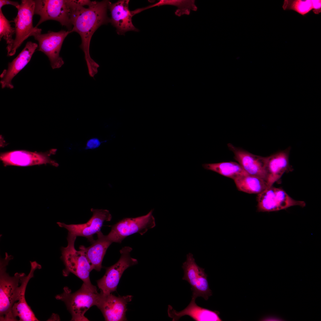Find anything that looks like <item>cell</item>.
Wrapping results in <instances>:
<instances>
[{
	"label": "cell",
	"instance_id": "obj_1",
	"mask_svg": "<svg viewBox=\"0 0 321 321\" xmlns=\"http://www.w3.org/2000/svg\"><path fill=\"white\" fill-rule=\"evenodd\" d=\"M110 1H92L87 8L80 4L79 0H71V31L78 33L81 36V48L84 54L89 74L94 76L98 72V64L91 58L89 46L91 38L95 31L102 25L110 22L107 10Z\"/></svg>",
	"mask_w": 321,
	"mask_h": 321
},
{
	"label": "cell",
	"instance_id": "obj_2",
	"mask_svg": "<svg viewBox=\"0 0 321 321\" xmlns=\"http://www.w3.org/2000/svg\"><path fill=\"white\" fill-rule=\"evenodd\" d=\"M13 257L5 253L0 262V321H14L12 312L14 303L19 299L23 289V273H16L10 276L7 267Z\"/></svg>",
	"mask_w": 321,
	"mask_h": 321
},
{
	"label": "cell",
	"instance_id": "obj_3",
	"mask_svg": "<svg viewBox=\"0 0 321 321\" xmlns=\"http://www.w3.org/2000/svg\"><path fill=\"white\" fill-rule=\"evenodd\" d=\"M99 295L95 286L91 287L83 284L79 289L73 293L68 287H64L63 292L55 298L65 303L71 315V320L89 321L84 314L92 306H96Z\"/></svg>",
	"mask_w": 321,
	"mask_h": 321
},
{
	"label": "cell",
	"instance_id": "obj_4",
	"mask_svg": "<svg viewBox=\"0 0 321 321\" xmlns=\"http://www.w3.org/2000/svg\"><path fill=\"white\" fill-rule=\"evenodd\" d=\"M76 237L68 232L67 245L61 248V258L65 266L63 275L67 276L70 273H73L81 279L83 284L92 287L94 286L91 282L89 274L93 268L84 252L75 249L74 245Z\"/></svg>",
	"mask_w": 321,
	"mask_h": 321
},
{
	"label": "cell",
	"instance_id": "obj_5",
	"mask_svg": "<svg viewBox=\"0 0 321 321\" xmlns=\"http://www.w3.org/2000/svg\"><path fill=\"white\" fill-rule=\"evenodd\" d=\"M34 14L40 19L35 26L50 20L59 22L68 31L72 29L71 22V0H35Z\"/></svg>",
	"mask_w": 321,
	"mask_h": 321
},
{
	"label": "cell",
	"instance_id": "obj_6",
	"mask_svg": "<svg viewBox=\"0 0 321 321\" xmlns=\"http://www.w3.org/2000/svg\"><path fill=\"white\" fill-rule=\"evenodd\" d=\"M153 210L146 215L134 218H125L111 226V230L107 235L112 243H120L128 236L135 233L141 235L155 226Z\"/></svg>",
	"mask_w": 321,
	"mask_h": 321
},
{
	"label": "cell",
	"instance_id": "obj_7",
	"mask_svg": "<svg viewBox=\"0 0 321 321\" xmlns=\"http://www.w3.org/2000/svg\"><path fill=\"white\" fill-rule=\"evenodd\" d=\"M41 31V29L36 27L31 36H33L38 42V50L48 56L52 68H59L64 63L59 55L62 43L65 38L72 32L61 30L56 32L49 31L47 33L42 34Z\"/></svg>",
	"mask_w": 321,
	"mask_h": 321
},
{
	"label": "cell",
	"instance_id": "obj_8",
	"mask_svg": "<svg viewBox=\"0 0 321 321\" xmlns=\"http://www.w3.org/2000/svg\"><path fill=\"white\" fill-rule=\"evenodd\" d=\"M16 8L18 13L14 18L15 36L12 45L7 52L8 56L14 55L17 50L24 40L31 36L36 29L33 24V18L34 14L35 3L34 0H21Z\"/></svg>",
	"mask_w": 321,
	"mask_h": 321
},
{
	"label": "cell",
	"instance_id": "obj_9",
	"mask_svg": "<svg viewBox=\"0 0 321 321\" xmlns=\"http://www.w3.org/2000/svg\"><path fill=\"white\" fill-rule=\"evenodd\" d=\"M132 248L125 246L120 250L121 256L114 265L106 268L104 276L97 281L100 292L104 294L111 293L116 290L120 278L129 267L138 264V261L130 256Z\"/></svg>",
	"mask_w": 321,
	"mask_h": 321
},
{
	"label": "cell",
	"instance_id": "obj_10",
	"mask_svg": "<svg viewBox=\"0 0 321 321\" xmlns=\"http://www.w3.org/2000/svg\"><path fill=\"white\" fill-rule=\"evenodd\" d=\"M257 210L258 212H271L287 209L294 206H306L304 201L293 199L284 190L273 186L258 194Z\"/></svg>",
	"mask_w": 321,
	"mask_h": 321
},
{
	"label": "cell",
	"instance_id": "obj_11",
	"mask_svg": "<svg viewBox=\"0 0 321 321\" xmlns=\"http://www.w3.org/2000/svg\"><path fill=\"white\" fill-rule=\"evenodd\" d=\"M182 268L184 275L182 279L187 281L191 287L192 298L196 299L201 297L208 300L212 295L207 279V275L204 269L196 263L193 255L189 253L187 255L186 261L183 263Z\"/></svg>",
	"mask_w": 321,
	"mask_h": 321
},
{
	"label": "cell",
	"instance_id": "obj_12",
	"mask_svg": "<svg viewBox=\"0 0 321 321\" xmlns=\"http://www.w3.org/2000/svg\"><path fill=\"white\" fill-rule=\"evenodd\" d=\"M56 149H52L45 152H32L24 150H16L0 154V159L5 166H26L49 164L57 167L58 163L50 158L55 154Z\"/></svg>",
	"mask_w": 321,
	"mask_h": 321
},
{
	"label": "cell",
	"instance_id": "obj_13",
	"mask_svg": "<svg viewBox=\"0 0 321 321\" xmlns=\"http://www.w3.org/2000/svg\"><path fill=\"white\" fill-rule=\"evenodd\" d=\"M133 296H116L110 294L99 293L96 306L101 311L105 321H126L127 305Z\"/></svg>",
	"mask_w": 321,
	"mask_h": 321
},
{
	"label": "cell",
	"instance_id": "obj_14",
	"mask_svg": "<svg viewBox=\"0 0 321 321\" xmlns=\"http://www.w3.org/2000/svg\"><path fill=\"white\" fill-rule=\"evenodd\" d=\"M93 215L86 223L82 224H67L64 223L57 222L61 227L64 228L76 237L81 236L87 238L90 242L93 240V235L100 231L104 222L110 221L112 216L107 210L92 208Z\"/></svg>",
	"mask_w": 321,
	"mask_h": 321
},
{
	"label": "cell",
	"instance_id": "obj_15",
	"mask_svg": "<svg viewBox=\"0 0 321 321\" xmlns=\"http://www.w3.org/2000/svg\"><path fill=\"white\" fill-rule=\"evenodd\" d=\"M227 146L233 153L235 160L248 174L259 177L266 181V157L254 155L230 143L228 144Z\"/></svg>",
	"mask_w": 321,
	"mask_h": 321
},
{
	"label": "cell",
	"instance_id": "obj_16",
	"mask_svg": "<svg viewBox=\"0 0 321 321\" xmlns=\"http://www.w3.org/2000/svg\"><path fill=\"white\" fill-rule=\"evenodd\" d=\"M38 46V44L35 43L27 42L21 52L8 63L7 69H4L0 76L2 88H13L12 83V79L28 64Z\"/></svg>",
	"mask_w": 321,
	"mask_h": 321
},
{
	"label": "cell",
	"instance_id": "obj_17",
	"mask_svg": "<svg viewBox=\"0 0 321 321\" xmlns=\"http://www.w3.org/2000/svg\"><path fill=\"white\" fill-rule=\"evenodd\" d=\"M129 1L121 0L114 3L110 1L109 4L108 8L111 14L110 22L116 28L119 35L124 34L128 31H138L132 22V18L134 15L133 11L129 10Z\"/></svg>",
	"mask_w": 321,
	"mask_h": 321
},
{
	"label": "cell",
	"instance_id": "obj_18",
	"mask_svg": "<svg viewBox=\"0 0 321 321\" xmlns=\"http://www.w3.org/2000/svg\"><path fill=\"white\" fill-rule=\"evenodd\" d=\"M291 147L266 157L265 166L268 188L273 186L289 167V155Z\"/></svg>",
	"mask_w": 321,
	"mask_h": 321
},
{
	"label": "cell",
	"instance_id": "obj_19",
	"mask_svg": "<svg viewBox=\"0 0 321 321\" xmlns=\"http://www.w3.org/2000/svg\"><path fill=\"white\" fill-rule=\"evenodd\" d=\"M196 299L192 298L189 305L183 310L177 311L171 305L168 306V316L172 321L179 320L181 317L188 315L195 321H222L217 311H213L198 306L195 303Z\"/></svg>",
	"mask_w": 321,
	"mask_h": 321
},
{
	"label": "cell",
	"instance_id": "obj_20",
	"mask_svg": "<svg viewBox=\"0 0 321 321\" xmlns=\"http://www.w3.org/2000/svg\"><path fill=\"white\" fill-rule=\"evenodd\" d=\"M31 269L27 276H25L22 279L23 286L21 293L18 300L13 304L12 312L15 321H39L35 316L30 307L26 300L25 293L27 284L30 280L34 276V271L37 269L41 268V265L36 261L30 262Z\"/></svg>",
	"mask_w": 321,
	"mask_h": 321
},
{
	"label": "cell",
	"instance_id": "obj_21",
	"mask_svg": "<svg viewBox=\"0 0 321 321\" xmlns=\"http://www.w3.org/2000/svg\"><path fill=\"white\" fill-rule=\"evenodd\" d=\"M97 235V239L91 242V246L87 247L81 246L79 249L84 254L93 269L100 271L102 268V261L106 251L112 243L101 231Z\"/></svg>",
	"mask_w": 321,
	"mask_h": 321
},
{
	"label": "cell",
	"instance_id": "obj_22",
	"mask_svg": "<svg viewBox=\"0 0 321 321\" xmlns=\"http://www.w3.org/2000/svg\"><path fill=\"white\" fill-rule=\"evenodd\" d=\"M234 181L239 191L248 193L258 194L268 188L264 180L248 174L240 176Z\"/></svg>",
	"mask_w": 321,
	"mask_h": 321
},
{
	"label": "cell",
	"instance_id": "obj_23",
	"mask_svg": "<svg viewBox=\"0 0 321 321\" xmlns=\"http://www.w3.org/2000/svg\"><path fill=\"white\" fill-rule=\"evenodd\" d=\"M202 166L205 169L215 172L233 180L240 176L247 174L238 163L234 162L205 163Z\"/></svg>",
	"mask_w": 321,
	"mask_h": 321
},
{
	"label": "cell",
	"instance_id": "obj_24",
	"mask_svg": "<svg viewBox=\"0 0 321 321\" xmlns=\"http://www.w3.org/2000/svg\"><path fill=\"white\" fill-rule=\"evenodd\" d=\"M194 0H160L157 3L144 7V10L164 5H170L177 7L175 12L176 15L180 17L183 15H189L191 10L196 11L197 7L195 4Z\"/></svg>",
	"mask_w": 321,
	"mask_h": 321
},
{
	"label": "cell",
	"instance_id": "obj_25",
	"mask_svg": "<svg viewBox=\"0 0 321 321\" xmlns=\"http://www.w3.org/2000/svg\"><path fill=\"white\" fill-rule=\"evenodd\" d=\"M10 22L5 17L2 10L0 9V39L2 38L5 40L7 46V52L12 47L14 39L12 36L15 33V28L11 26Z\"/></svg>",
	"mask_w": 321,
	"mask_h": 321
},
{
	"label": "cell",
	"instance_id": "obj_26",
	"mask_svg": "<svg viewBox=\"0 0 321 321\" xmlns=\"http://www.w3.org/2000/svg\"><path fill=\"white\" fill-rule=\"evenodd\" d=\"M282 7L284 10H293L303 16L313 9L311 0H285Z\"/></svg>",
	"mask_w": 321,
	"mask_h": 321
},
{
	"label": "cell",
	"instance_id": "obj_27",
	"mask_svg": "<svg viewBox=\"0 0 321 321\" xmlns=\"http://www.w3.org/2000/svg\"><path fill=\"white\" fill-rule=\"evenodd\" d=\"M101 142L97 138H93L89 139L87 141L86 149H93L98 147Z\"/></svg>",
	"mask_w": 321,
	"mask_h": 321
},
{
	"label": "cell",
	"instance_id": "obj_28",
	"mask_svg": "<svg viewBox=\"0 0 321 321\" xmlns=\"http://www.w3.org/2000/svg\"><path fill=\"white\" fill-rule=\"evenodd\" d=\"M313 11L316 14H318L321 12V1L312 0Z\"/></svg>",
	"mask_w": 321,
	"mask_h": 321
},
{
	"label": "cell",
	"instance_id": "obj_29",
	"mask_svg": "<svg viewBox=\"0 0 321 321\" xmlns=\"http://www.w3.org/2000/svg\"><path fill=\"white\" fill-rule=\"evenodd\" d=\"M20 4L17 1L9 0H0V9H1L2 7L4 5L8 4L13 5L16 8L20 5Z\"/></svg>",
	"mask_w": 321,
	"mask_h": 321
},
{
	"label": "cell",
	"instance_id": "obj_30",
	"mask_svg": "<svg viewBox=\"0 0 321 321\" xmlns=\"http://www.w3.org/2000/svg\"><path fill=\"white\" fill-rule=\"evenodd\" d=\"M264 320L267 321H279L280 320V319L275 317H270L264 319Z\"/></svg>",
	"mask_w": 321,
	"mask_h": 321
}]
</instances>
